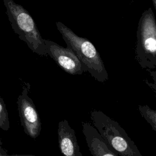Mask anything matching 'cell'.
<instances>
[{
	"instance_id": "obj_12",
	"label": "cell",
	"mask_w": 156,
	"mask_h": 156,
	"mask_svg": "<svg viewBox=\"0 0 156 156\" xmlns=\"http://www.w3.org/2000/svg\"><path fill=\"white\" fill-rule=\"evenodd\" d=\"M148 72L149 73V75L152 77V79L153 80V83L156 85V70L152 71V70H148Z\"/></svg>"
},
{
	"instance_id": "obj_11",
	"label": "cell",
	"mask_w": 156,
	"mask_h": 156,
	"mask_svg": "<svg viewBox=\"0 0 156 156\" xmlns=\"http://www.w3.org/2000/svg\"><path fill=\"white\" fill-rule=\"evenodd\" d=\"M0 156H39V155H32V154H12V155H8L6 153V151L4 150V152L0 149Z\"/></svg>"
},
{
	"instance_id": "obj_14",
	"label": "cell",
	"mask_w": 156,
	"mask_h": 156,
	"mask_svg": "<svg viewBox=\"0 0 156 156\" xmlns=\"http://www.w3.org/2000/svg\"><path fill=\"white\" fill-rule=\"evenodd\" d=\"M152 3H153L154 7L156 11V0H152Z\"/></svg>"
},
{
	"instance_id": "obj_7",
	"label": "cell",
	"mask_w": 156,
	"mask_h": 156,
	"mask_svg": "<svg viewBox=\"0 0 156 156\" xmlns=\"http://www.w3.org/2000/svg\"><path fill=\"white\" fill-rule=\"evenodd\" d=\"M58 145L63 156H83L75 135L68 121L62 120L58 124Z\"/></svg>"
},
{
	"instance_id": "obj_10",
	"label": "cell",
	"mask_w": 156,
	"mask_h": 156,
	"mask_svg": "<svg viewBox=\"0 0 156 156\" xmlns=\"http://www.w3.org/2000/svg\"><path fill=\"white\" fill-rule=\"evenodd\" d=\"M0 128L4 130H8L10 128V121L5 103L2 97H0Z\"/></svg>"
},
{
	"instance_id": "obj_3",
	"label": "cell",
	"mask_w": 156,
	"mask_h": 156,
	"mask_svg": "<svg viewBox=\"0 0 156 156\" xmlns=\"http://www.w3.org/2000/svg\"><path fill=\"white\" fill-rule=\"evenodd\" d=\"M90 118L109 148L119 156H142L135 143L115 121L101 111L93 110Z\"/></svg>"
},
{
	"instance_id": "obj_4",
	"label": "cell",
	"mask_w": 156,
	"mask_h": 156,
	"mask_svg": "<svg viewBox=\"0 0 156 156\" xmlns=\"http://www.w3.org/2000/svg\"><path fill=\"white\" fill-rule=\"evenodd\" d=\"M135 53L143 69L156 68V19L151 7L144 10L139 20Z\"/></svg>"
},
{
	"instance_id": "obj_6",
	"label": "cell",
	"mask_w": 156,
	"mask_h": 156,
	"mask_svg": "<svg viewBox=\"0 0 156 156\" xmlns=\"http://www.w3.org/2000/svg\"><path fill=\"white\" fill-rule=\"evenodd\" d=\"M48 55H49L66 73L71 74H82L83 67L76 54L69 48H63L56 43L44 39Z\"/></svg>"
},
{
	"instance_id": "obj_9",
	"label": "cell",
	"mask_w": 156,
	"mask_h": 156,
	"mask_svg": "<svg viewBox=\"0 0 156 156\" xmlns=\"http://www.w3.org/2000/svg\"><path fill=\"white\" fill-rule=\"evenodd\" d=\"M138 110L142 117L151 125L152 130L156 132V110L147 105H138Z\"/></svg>"
},
{
	"instance_id": "obj_13",
	"label": "cell",
	"mask_w": 156,
	"mask_h": 156,
	"mask_svg": "<svg viewBox=\"0 0 156 156\" xmlns=\"http://www.w3.org/2000/svg\"><path fill=\"white\" fill-rule=\"evenodd\" d=\"M144 81L145 82V83L151 88V89H152L154 91V92H155V99H156V85H154L152 82H149V81H147V80H144Z\"/></svg>"
},
{
	"instance_id": "obj_5",
	"label": "cell",
	"mask_w": 156,
	"mask_h": 156,
	"mask_svg": "<svg viewBox=\"0 0 156 156\" xmlns=\"http://www.w3.org/2000/svg\"><path fill=\"white\" fill-rule=\"evenodd\" d=\"M29 88V83L23 86L21 94L18 98L17 105L24 132L32 138L36 139L41 132V120L33 101L28 95Z\"/></svg>"
},
{
	"instance_id": "obj_1",
	"label": "cell",
	"mask_w": 156,
	"mask_h": 156,
	"mask_svg": "<svg viewBox=\"0 0 156 156\" xmlns=\"http://www.w3.org/2000/svg\"><path fill=\"white\" fill-rule=\"evenodd\" d=\"M58 30L66 44L77 56L82 63L84 72L88 71L91 76L100 82L108 79L107 71L102 59L94 44L87 38L79 37L62 23H56Z\"/></svg>"
},
{
	"instance_id": "obj_2",
	"label": "cell",
	"mask_w": 156,
	"mask_h": 156,
	"mask_svg": "<svg viewBox=\"0 0 156 156\" xmlns=\"http://www.w3.org/2000/svg\"><path fill=\"white\" fill-rule=\"evenodd\" d=\"M6 13L13 31L30 50L40 55H47L46 46L30 13L12 0H4Z\"/></svg>"
},
{
	"instance_id": "obj_8",
	"label": "cell",
	"mask_w": 156,
	"mask_h": 156,
	"mask_svg": "<svg viewBox=\"0 0 156 156\" xmlns=\"http://www.w3.org/2000/svg\"><path fill=\"white\" fill-rule=\"evenodd\" d=\"M82 132L92 156H119L113 152L97 129L88 122H82Z\"/></svg>"
}]
</instances>
